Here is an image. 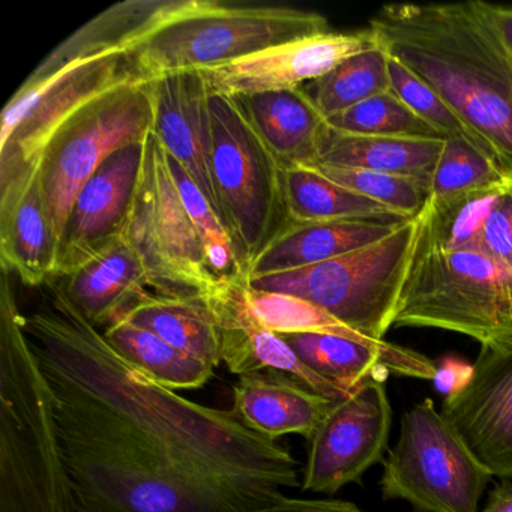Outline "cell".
I'll list each match as a JSON object with an SVG mask.
<instances>
[{
	"label": "cell",
	"instance_id": "1",
	"mask_svg": "<svg viewBox=\"0 0 512 512\" xmlns=\"http://www.w3.org/2000/svg\"><path fill=\"white\" fill-rule=\"evenodd\" d=\"M47 287L25 331L52 389L77 512H253L299 487L286 446L158 385Z\"/></svg>",
	"mask_w": 512,
	"mask_h": 512
},
{
	"label": "cell",
	"instance_id": "2",
	"mask_svg": "<svg viewBox=\"0 0 512 512\" xmlns=\"http://www.w3.org/2000/svg\"><path fill=\"white\" fill-rule=\"evenodd\" d=\"M394 326L457 332L481 347L512 341V179L416 215Z\"/></svg>",
	"mask_w": 512,
	"mask_h": 512
},
{
	"label": "cell",
	"instance_id": "3",
	"mask_svg": "<svg viewBox=\"0 0 512 512\" xmlns=\"http://www.w3.org/2000/svg\"><path fill=\"white\" fill-rule=\"evenodd\" d=\"M370 29L389 56L430 86L512 179V52L479 0L386 5Z\"/></svg>",
	"mask_w": 512,
	"mask_h": 512
},
{
	"label": "cell",
	"instance_id": "4",
	"mask_svg": "<svg viewBox=\"0 0 512 512\" xmlns=\"http://www.w3.org/2000/svg\"><path fill=\"white\" fill-rule=\"evenodd\" d=\"M0 512H77L52 389L5 271L0 283Z\"/></svg>",
	"mask_w": 512,
	"mask_h": 512
},
{
	"label": "cell",
	"instance_id": "5",
	"mask_svg": "<svg viewBox=\"0 0 512 512\" xmlns=\"http://www.w3.org/2000/svg\"><path fill=\"white\" fill-rule=\"evenodd\" d=\"M331 32L328 19L290 7L166 0L128 44L143 82L232 64L277 44Z\"/></svg>",
	"mask_w": 512,
	"mask_h": 512
},
{
	"label": "cell",
	"instance_id": "6",
	"mask_svg": "<svg viewBox=\"0 0 512 512\" xmlns=\"http://www.w3.org/2000/svg\"><path fill=\"white\" fill-rule=\"evenodd\" d=\"M212 179L221 220L247 269L290 224L284 167L263 142L238 98L209 94Z\"/></svg>",
	"mask_w": 512,
	"mask_h": 512
},
{
	"label": "cell",
	"instance_id": "7",
	"mask_svg": "<svg viewBox=\"0 0 512 512\" xmlns=\"http://www.w3.org/2000/svg\"><path fill=\"white\" fill-rule=\"evenodd\" d=\"M416 217L388 238L337 259L280 274L248 278V287L313 302L371 340L394 326L415 244Z\"/></svg>",
	"mask_w": 512,
	"mask_h": 512
},
{
	"label": "cell",
	"instance_id": "8",
	"mask_svg": "<svg viewBox=\"0 0 512 512\" xmlns=\"http://www.w3.org/2000/svg\"><path fill=\"white\" fill-rule=\"evenodd\" d=\"M491 473L473 455L431 398L407 410L383 464V499H403L416 512H478Z\"/></svg>",
	"mask_w": 512,
	"mask_h": 512
},
{
	"label": "cell",
	"instance_id": "9",
	"mask_svg": "<svg viewBox=\"0 0 512 512\" xmlns=\"http://www.w3.org/2000/svg\"><path fill=\"white\" fill-rule=\"evenodd\" d=\"M124 236L145 266L151 292L193 296L218 283L154 131L146 142L139 191Z\"/></svg>",
	"mask_w": 512,
	"mask_h": 512
},
{
	"label": "cell",
	"instance_id": "10",
	"mask_svg": "<svg viewBox=\"0 0 512 512\" xmlns=\"http://www.w3.org/2000/svg\"><path fill=\"white\" fill-rule=\"evenodd\" d=\"M154 131L151 83L121 86L74 116L53 137L38 175L61 241L68 212L80 188L119 149L145 142Z\"/></svg>",
	"mask_w": 512,
	"mask_h": 512
},
{
	"label": "cell",
	"instance_id": "11",
	"mask_svg": "<svg viewBox=\"0 0 512 512\" xmlns=\"http://www.w3.org/2000/svg\"><path fill=\"white\" fill-rule=\"evenodd\" d=\"M392 409L380 380H367L334 401L308 440L304 491L334 494L382 460L388 448Z\"/></svg>",
	"mask_w": 512,
	"mask_h": 512
},
{
	"label": "cell",
	"instance_id": "12",
	"mask_svg": "<svg viewBox=\"0 0 512 512\" xmlns=\"http://www.w3.org/2000/svg\"><path fill=\"white\" fill-rule=\"evenodd\" d=\"M442 415L491 476L512 481V341L481 347L469 376L446 395Z\"/></svg>",
	"mask_w": 512,
	"mask_h": 512
},
{
	"label": "cell",
	"instance_id": "13",
	"mask_svg": "<svg viewBox=\"0 0 512 512\" xmlns=\"http://www.w3.org/2000/svg\"><path fill=\"white\" fill-rule=\"evenodd\" d=\"M146 142L131 143L110 155L80 188L59 241L56 277L79 268L124 235L139 191Z\"/></svg>",
	"mask_w": 512,
	"mask_h": 512
},
{
	"label": "cell",
	"instance_id": "14",
	"mask_svg": "<svg viewBox=\"0 0 512 512\" xmlns=\"http://www.w3.org/2000/svg\"><path fill=\"white\" fill-rule=\"evenodd\" d=\"M379 43L371 29L313 35L277 44L223 67L200 71L209 91L229 97L302 88Z\"/></svg>",
	"mask_w": 512,
	"mask_h": 512
},
{
	"label": "cell",
	"instance_id": "15",
	"mask_svg": "<svg viewBox=\"0 0 512 512\" xmlns=\"http://www.w3.org/2000/svg\"><path fill=\"white\" fill-rule=\"evenodd\" d=\"M202 295L217 326L221 362L233 374L281 371L332 401L350 394L313 373L280 335L263 325L251 307L247 280L218 281Z\"/></svg>",
	"mask_w": 512,
	"mask_h": 512
},
{
	"label": "cell",
	"instance_id": "16",
	"mask_svg": "<svg viewBox=\"0 0 512 512\" xmlns=\"http://www.w3.org/2000/svg\"><path fill=\"white\" fill-rule=\"evenodd\" d=\"M149 83L154 101L155 136L164 151L187 170L221 218L212 179L211 91L205 76L176 74Z\"/></svg>",
	"mask_w": 512,
	"mask_h": 512
},
{
	"label": "cell",
	"instance_id": "17",
	"mask_svg": "<svg viewBox=\"0 0 512 512\" xmlns=\"http://www.w3.org/2000/svg\"><path fill=\"white\" fill-rule=\"evenodd\" d=\"M280 337L302 364L346 392L367 380L383 382L388 374L422 380L439 376V368L427 356L385 340H352L314 332Z\"/></svg>",
	"mask_w": 512,
	"mask_h": 512
},
{
	"label": "cell",
	"instance_id": "18",
	"mask_svg": "<svg viewBox=\"0 0 512 512\" xmlns=\"http://www.w3.org/2000/svg\"><path fill=\"white\" fill-rule=\"evenodd\" d=\"M59 233L40 175L0 197V263L31 287L47 286L58 272Z\"/></svg>",
	"mask_w": 512,
	"mask_h": 512
},
{
	"label": "cell",
	"instance_id": "19",
	"mask_svg": "<svg viewBox=\"0 0 512 512\" xmlns=\"http://www.w3.org/2000/svg\"><path fill=\"white\" fill-rule=\"evenodd\" d=\"M334 401L281 371L242 374L233 386V409L254 433L275 440L301 434L310 440Z\"/></svg>",
	"mask_w": 512,
	"mask_h": 512
},
{
	"label": "cell",
	"instance_id": "20",
	"mask_svg": "<svg viewBox=\"0 0 512 512\" xmlns=\"http://www.w3.org/2000/svg\"><path fill=\"white\" fill-rule=\"evenodd\" d=\"M50 284L97 329L115 323L149 290L145 266L124 235Z\"/></svg>",
	"mask_w": 512,
	"mask_h": 512
},
{
	"label": "cell",
	"instance_id": "21",
	"mask_svg": "<svg viewBox=\"0 0 512 512\" xmlns=\"http://www.w3.org/2000/svg\"><path fill=\"white\" fill-rule=\"evenodd\" d=\"M412 220V218H410ZM409 220L290 223L248 268V278L319 265L377 244Z\"/></svg>",
	"mask_w": 512,
	"mask_h": 512
},
{
	"label": "cell",
	"instance_id": "22",
	"mask_svg": "<svg viewBox=\"0 0 512 512\" xmlns=\"http://www.w3.org/2000/svg\"><path fill=\"white\" fill-rule=\"evenodd\" d=\"M236 98L281 166L319 161L329 127L305 86Z\"/></svg>",
	"mask_w": 512,
	"mask_h": 512
},
{
	"label": "cell",
	"instance_id": "23",
	"mask_svg": "<svg viewBox=\"0 0 512 512\" xmlns=\"http://www.w3.org/2000/svg\"><path fill=\"white\" fill-rule=\"evenodd\" d=\"M445 143L443 137L356 136L329 128L316 164L406 176L431 185Z\"/></svg>",
	"mask_w": 512,
	"mask_h": 512
},
{
	"label": "cell",
	"instance_id": "24",
	"mask_svg": "<svg viewBox=\"0 0 512 512\" xmlns=\"http://www.w3.org/2000/svg\"><path fill=\"white\" fill-rule=\"evenodd\" d=\"M119 319L154 332L212 367L221 364L220 337L202 293L169 296L148 290Z\"/></svg>",
	"mask_w": 512,
	"mask_h": 512
},
{
	"label": "cell",
	"instance_id": "25",
	"mask_svg": "<svg viewBox=\"0 0 512 512\" xmlns=\"http://www.w3.org/2000/svg\"><path fill=\"white\" fill-rule=\"evenodd\" d=\"M103 335L124 361L172 391L202 388L214 376L215 367L208 362L182 352L128 320H116L104 329Z\"/></svg>",
	"mask_w": 512,
	"mask_h": 512
},
{
	"label": "cell",
	"instance_id": "26",
	"mask_svg": "<svg viewBox=\"0 0 512 512\" xmlns=\"http://www.w3.org/2000/svg\"><path fill=\"white\" fill-rule=\"evenodd\" d=\"M284 197L290 223L338 220H410L365 199L311 166L284 167Z\"/></svg>",
	"mask_w": 512,
	"mask_h": 512
},
{
	"label": "cell",
	"instance_id": "27",
	"mask_svg": "<svg viewBox=\"0 0 512 512\" xmlns=\"http://www.w3.org/2000/svg\"><path fill=\"white\" fill-rule=\"evenodd\" d=\"M379 41V40H377ZM388 53L382 44L341 62L334 70L310 83L308 94L326 119L368 98L392 91Z\"/></svg>",
	"mask_w": 512,
	"mask_h": 512
},
{
	"label": "cell",
	"instance_id": "28",
	"mask_svg": "<svg viewBox=\"0 0 512 512\" xmlns=\"http://www.w3.org/2000/svg\"><path fill=\"white\" fill-rule=\"evenodd\" d=\"M167 161H169L182 202L202 238L206 260L215 280H248L247 269L242 265L235 242L221 221L220 215L212 208L205 194L188 175L187 170L169 154H167Z\"/></svg>",
	"mask_w": 512,
	"mask_h": 512
},
{
	"label": "cell",
	"instance_id": "29",
	"mask_svg": "<svg viewBox=\"0 0 512 512\" xmlns=\"http://www.w3.org/2000/svg\"><path fill=\"white\" fill-rule=\"evenodd\" d=\"M326 122L331 130L356 136L442 137L407 107L394 91L368 98L331 116Z\"/></svg>",
	"mask_w": 512,
	"mask_h": 512
},
{
	"label": "cell",
	"instance_id": "30",
	"mask_svg": "<svg viewBox=\"0 0 512 512\" xmlns=\"http://www.w3.org/2000/svg\"><path fill=\"white\" fill-rule=\"evenodd\" d=\"M311 167L335 184L380 203L404 218L416 217L431 197V185L421 179L325 164H314Z\"/></svg>",
	"mask_w": 512,
	"mask_h": 512
},
{
	"label": "cell",
	"instance_id": "31",
	"mask_svg": "<svg viewBox=\"0 0 512 512\" xmlns=\"http://www.w3.org/2000/svg\"><path fill=\"white\" fill-rule=\"evenodd\" d=\"M251 307L263 325L275 334H331L352 340H371L335 319L313 302L286 293L263 292L248 287Z\"/></svg>",
	"mask_w": 512,
	"mask_h": 512
},
{
	"label": "cell",
	"instance_id": "32",
	"mask_svg": "<svg viewBox=\"0 0 512 512\" xmlns=\"http://www.w3.org/2000/svg\"><path fill=\"white\" fill-rule=\"evenodd\" d=\"M388 68L392 91L422 121L431 125L445 139L464 140V142L472 145L476 151L481 152L484 157H487L484 148H482L479 140L473 136L472 131L464 125V122L455 115L454 110L430 86L425 85L409 68L404 67L400 61L392 58V56H389Z\"/></svg>",
	"mask_w": 512,
	"mask_h": 512
},
{
	"label": "cell",
	"instance_id": "33",
	"mask_svg": "<svg viewBox=\"0 0 512 512\" xmlns=\"http://www.w3.org/2000/svg\"><path fill=\"white\" fill-rule=\"evenodd\" d=\"M505 179L506 176L472 145L460 139H446L431 179V197L446 199L499 184Z\"/></svg>",
	"mask_w": 512,
	"mask_h": 512
},
{
	"label": "cell",
	"instance_id": "34",
	"mask_svg": "<svg viewBox=\"0 0 512 512\" xmlns=\"http://www.w3.org/2000/svg\"><path fill=\"white\" fill-rule=\"evenodd\" d=\"M253 512H365L352 502L337 499H296L286 496Z\"/></svg>",
	"mask_w": 512,
	"mask_h": 512
},
{
	"label": "cell",
	"instance_id": "35",
	"mask_svg": "<svg viewBox=\"0 0 512 512\" xmlns=\"http://www.w3.org/2000/svg\"><path fill=\"white\" fill-rule=\"evenodd\" d=\"M479 7L482 13L487 17L488 22L493 26L494 31L502 38L512 52V7H502V5L487 4L479 0Z\"/></svg>",
	"mask_w": 512,
	"mask_h": 512
},
{
	"label": "cell",
	"instance_id": "36",
	"mask_svg": "<svg viewBox=\"0 0 512 512\" xmlns=\"http://www.w3.org/2000/svg\"><path fill=\"white\" fill-rule=\"evenodd\" d=\"M482 512H512V481H502L491 491Z\"/></svg>",
	"mask_w": 512,
	"mask_h": 512
}]
</instances>
